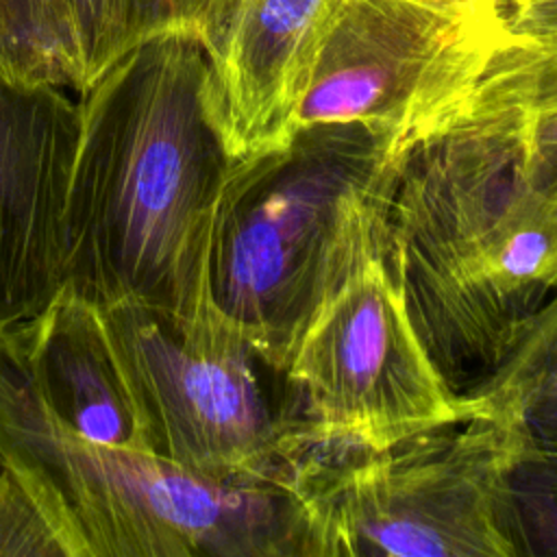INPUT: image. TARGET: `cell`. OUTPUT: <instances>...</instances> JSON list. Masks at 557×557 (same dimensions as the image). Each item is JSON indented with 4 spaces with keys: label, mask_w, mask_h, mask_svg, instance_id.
<instances>
[{
    "label": "cell",
    "mask_w": 557,
    "mask_h": 557,
    "mask_svg": "<svg viewBox=\"0 0 557 557\" xmlns=\"http://www.w3.org/2000/svg\"><path fill=\"white\" fill-rule=\"evenodd\" d=\"M78 94L63 292L98 309L207 313L211 231L235 159L205 44L154 37Z\"/></svg>",
    "instance_id": "1"
},
{
    "label": "cell",
    "mask_w": 557,
    "mask_h": 557,
    "mask_svg": "<svg viewBox=\"0 0 557 557\" xmlns=\"http://www.w3.org/2000/svg\"><path fill=\"white\" fill-rule=\"evenodd\" d=\"M385 268L420 344L461 398L557 294V205L529 181L511 113L483 81L448 124L407 150Z\"/></svg>",
    "instance_id": "2"
},
{
    "label": "cell",
    "mask_w": 557,
    "mask_h": 557,
    "mask_svg": "<svg viewBox=\"0 0 557 557\" xmlns=\"http://www.w3.org/2000/svg\"><path fill=\"white\" fill-rule=\"evenodd\" d=\"M405 150L359 122L300 124L235 159L211 231L209 298L285 372L322 309L383 261Z\"/></svg>",
    "instance_id": "3"
},
{
    "label": "cell",
    "mask_w": 557,
    "mask_h": 557,
    "mask_svg": "<svg viewBox=\"0 0 557 557\" xmlns=\"http://www.w3.org/2000/svg\"><path fill=\"white\" fill-rule=\"evenodd\" d=\"M0 463L65 557H307L289 476H209L67 431L41 405L2 324Z\"/></svg>",
    "instance_id": "4"
},
{
    "label": "cell",
    "mask_w": 557,
    "mask_h": 557,
    "mask_svg": "<svg viewBox=\"0 0 557 557\" xmlns=\"http://www.w3.org/2000/svg\"><path fill=\"white\" fill-rule=\"evenodd\" d=\"M470 409L385 446L289 448L307 557H511L500 485L524 446L507 420Z\"/></svg>",
    "instance_id": "5"
},
{
    "label": "cell",
    "mask_w": 557,
    "mask_h": 557,
    "mask_svg": "<svg viewBox=\"0 0 557 557\" xmlns=\"http://www.w3.org/2000/svg\"><path fill=\"white\" fill-rule=\"evenodd\" d=\"M146 450L209 476H289L285 398L272 368L215 307L178 315L141 302L100 309Z\"/></svg>",
    "instance_id": "6"
},
{
    "label": "cell",
    "mask_w": 557,
    "mask_h": 557,
    "mask_svg": "<svg viewBox=\"0 0 557 557\" xmlns=\"http://www.w3.org/2000/svg\"><path fill=\"white\" fill-rule=\"evenodd\" d=\"M511 39L503 9L457 13L411 0H339L296 126L359 122L407 152L468 104Z\"/></svg>",
    "instance_id": "7"
},
{
    "label": "cell",
    "mask_w": 557,
    "mask_h": 557,
    "mask_svg": "<svg viewBox=\"0 0 557 557\" xmlns=\"http://www.w3.org/2000/svg\"><path fill=\"white\" fill-rule=\"evenodd\" d=\"M283 374L287 453L298 444L385 446L472 411L420 344L383 261L322 309Z\"/></svg>",
    "instance_id": "8"
},
{
    "label": "cell",
    "mask_w": 557,
    "mask_h": 557,
    "mask_svg": "<svg viewBox=\"0 0 557 557\" xmlns=\"http://www.w3.org/2000/svg\"><path fill=\"white\" fill-rule=\"evenodd\" d=\"M81 133L61 87L0 70V324L39 315L63 289L65 202Z\"/></svg>",
    "instance_id": "9"
},
{
    "label": "cell",
    "mask_w": 557,
    "mask_h": 557,
    "mask_svg": "<svg viewBox=\"0 0 557 557\" xmlns=\"http://www.w3.org/2000/svg\"><path fill=\"white\" fill-rule=\"evenodd\" d=\"M339 0H242L211 57L233 159L283 144Z\"/></svg>",
    "instance_id": "10"
},
{
    "label": "cell",
    "mask_w": 557,
    "mask_h": 557,
    "mask_svg": "<svg viewBox=\"0 0 557 557\" xmlns=\"http://www.w3.org/2000/svg\"><path fill=\"white\" fill-rule=\"evenodd\" d=\"M9 333L41 405L61 426L89 442L148 453L98 307L61 289L39 315L9 324Z\"/></svg>",
    "instance_id": "11"
},
{
    "label": "cell",
    "mask_w": 557,
    "mask_h": 557,
    "mask_svg": "<svg viewBox=\"0 0 557 557\" xmlns=\"http://www.w3.org/2000/svg\"><path fill=\"white\" fill-rule=\"evenodd\" d=\"M242 0H67L83 89L133 48L163 35H189L213 57ZM81 89V91H83Z\"/></svg>",
    "instance_id": "12"
},
{
    "label": "cell",
    "mask_w": 557,
    "mask_h": 557,
    "mask_svg": "<svg viewBox=\"0 0 557 557\" xmlns=\"http://www.w3.org/2000/svg\"><path fill=\"white\" fill-rule=\"evenodd\" d=\"M481 81L511 113L529 181L557 205V46L511 39Z\"/></svg>",
    "instance_id": "13"
},
{
    "label": "cell",
    "mask_w": 557,
    "mask_h": 557,
    "mask_svg": "<svg viewBox=\"0 0 557 557\" xmlns=\"http://www.w3.org/2000/svg\"><path fill=\"white\" fill-rule=\"evenodd\" d=\"M0 70L24 83L83 89L67 0H0Z\"/></svg>",
    "instance_id": "14"
},
{
    "label": "cell",
    "mask_w": 557,
    "mask_h": 557,
    "mask_svg": "<svg viewBox=\"0 0 557 557\" xmlns=\"http://www.w3.org/2000/svg\"><path fill=\"white\" fill-rule=\"evenodd\" d=\"M511 557H557V453L520 448L500 485Z\"/></svg>",
    "instance_id": "15"
},
{
    "label": "cell",
    "mask_w": 557,
    "mask_h": 557,
    "mask_svg": "<svg viewBox=\"0 0 557 557\" xmlns=\"http://www.w3.org/2000/svg\"><path fill=\"white\" fill-rule=\"evenodd\" d=\"M0 557H65L54 531L22 487L0 463Z\"/></svg>",
    "instance_id": "16"
},
{
    "label": "cell",
    "mask_w": 557,
    "mask_h": 557,
    "mask_svg": "<svg viewBox=\"0 0 557 557\" xmlns=\"http://www.w3.org/2000/svg\"><path fill=\"white\" fill-rule=\"evenodd\" d=\"M505 22L513 39L557 46V0H507Z\"/></svg>",
    "instance_id": "17"
},
{
    "label": "cell",
    "mask_w": 557,
    "mask_h": 557,
    "mask_svg": "<svg viewBox=\"0 0 557 557\" xmlns=\"http://www.w3.org/2000/svg\"><path fill=\"white\" fill-rule=\"evenodd\" d=\"M424 7H433L440 11H457V13H472V11H490V9H503L507 0H411Z\"/></svg>",
    "instance_id": "18"
}]
</instances>
